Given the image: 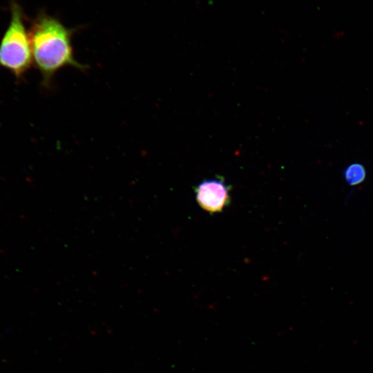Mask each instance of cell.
I'll use <instances>...</instances> for the list:
<instances>
[{
    "instance_id": "6da1fadb",
    "label": "cell",
    "mask_w": 373,
    "mask_h": 373,
    "mask_svg": "<svg viewBox=\"0 0 373 373\" xmlns=\"http://www.w3.org/2000/svg\"><path fill=\"white\" fill-rule=\"evenodd\" d=\"M28 35L32 59L46 85L63 67L85 68V66L74 57L71 30L57 19L46 15L40 16L32 24Z\"/></svg>"
},
{
    "instance_id": "7a4b0ae2",
    "label": "cell",
    "mask_w": 373,
    "mask_h": 373,
    "mask_svg": "<svg viewBox=\"0 0 373 373\" xmlns=\"http://www.w3.org/2000/svg\"><path fill=\"white\" fill-rule=\"evenodd\" d=\"M32 60L29 35L23 25L21 9L13 3L10 22L0 43V67L21 78Z\"/></svg>"
},
{
    "instance_id": "3957f363",
    "label": "cell",
    "mask_w": 373,
    "mask_h": 373,
    "mask_svg": "<svg viewBox=\"0 0 373 373\" xmlns=\"http://www.w3.org/2000/svg\"><path fill=\"white\" fill-rule=\"evenodd\" d=\"M195 193L198 204L209 213L220 212L230 202L229 186L218 178L201 181Z\"/></svg>"
},
{
    "instance_id": "277c9868",
    "label": "cell",
    "mask_w": 373,
    "mask_h": 373,
    "mask_svg": "<svg viewBox=\"0 0 373 373\" xmlns=\"http://www.w3.org/2000/svg\"><path fill=\"white\" fill-rule=\"evenodd\" d=\"M366 177L365 167L360 163L350 164L344 171V178L347 183L351 186L362 183Z\"/></svg>"
}]
</instances>
